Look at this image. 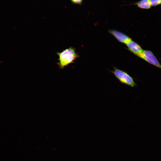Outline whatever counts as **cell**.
<instances>
[{
	"instance_id": "1",
	"label": "cell",
	"mask_w": 161,
	"mask_h": 161,
	"mask_svg": "<svg viewBox=\"0 0 161 161\" xmlns=\"http://www.w3.org/2000/svg\"><path fill=\"white\" fill-rule=\"evenodd\" d=\"M57 54L59 57L57 64L61 69L74 63L79 57L75 49L72 47L66 49L61 52H57Z\"/></svg>"
},
{
	"instance_id": "2",
	"label": "cell",
	"mask_w": 161,
	"mask_h": 161,
	"mask_svg": "<svg viewBox=\"0 0 161 161\" xmlns=\"http://www.w3.org/2000/svg\"><path fill=\"white\" fill-rule=\"evenodd\" d=\"M112 72L121 83L132 87L137 86L133 78L126 72L115 68Z\"/></svg>"
},
{
	"instance_id": "3",
	"label": "cell",
	"mask_w": 161,
	"mask_h": 161,
	"mask_svg": "<svg viewBox=\"0 0 161 161\" xmlns=\"http://www.w3.org/2000/svg\"><path fill=\"white\" fill-rule=\"evenodd\" d=\"M148 63L161 69V65L154 54L148 50L143 52L136 55Z\"/></svg>"
},
{
	"instance_id": "4",
	"label": "cell",
	"mask_w": 161,
	"mask_h": 161,
	"mask_svg": "<svg viewBox=\"0 0 161 161\" xmlns=\"http://www.w3.org/2000/svg\"><path fill=\"white\" fill-rule=\"evenodd\" d=\"M109 32L119 42L125 44L131 40L127 35L117 30H111Z\"/></svg>"
},
{
	"instance_id": "5",
	"label": "cell",
	"mask_w": 161,
	"mask_h": 161,
	"mask_svg": "<svg viewBox=\"0 0 161 161\" xmlns=\"http://www.w3.org/2000/svg\"><path fill=\"white\" fill-rule=\"evenodd\" d=\"M126 44L129 50L136 55L142 52L143 50L138 44L131 40Z\"/></svg>"
},
{
	"instance_id": "6",
	"label": "cell",
	"mask_w": 161,
	"mask_h": 161,
	"mask_svg": "<svg viewBox=\"0 0 161 161\" xmlns=\"http://www.w3.org/2000/svg\"><path fill=\"white\" fill-rule=\"evenodd\" d=\"M132 4L135 5L139 8L144 9H149L151 7L149 0H141Z\"/></svg>"
},
{
	"instance_id": "7",
	"label": "cell",
	"mask_w": 161,
	"mask_h": 161,
	"mask_svg": "<svg viewBox=\"0 0 161 161\" xmlns=\"http://www.w3.org/2000/svg\"><path fill=\"white\" fill-rule=\"evenodd\" d=\"M151 6H156L161 4V0H149Z\"/></svg>"
},
{
	"instance_id": "8",
	"label": "cell",
	"mask_w": 161,
	"mask_h": 161,
	"mask_svg": "<svg viewBox=\"0 0 161 161\" xmlns=\"http://www.w3.org/2000/svg\"><path fill=\"white\" fill-rule=\"evenodd\" d=\"M74 4L81 5L83 0H70Z\"/></svg>"
}]
</instances>
